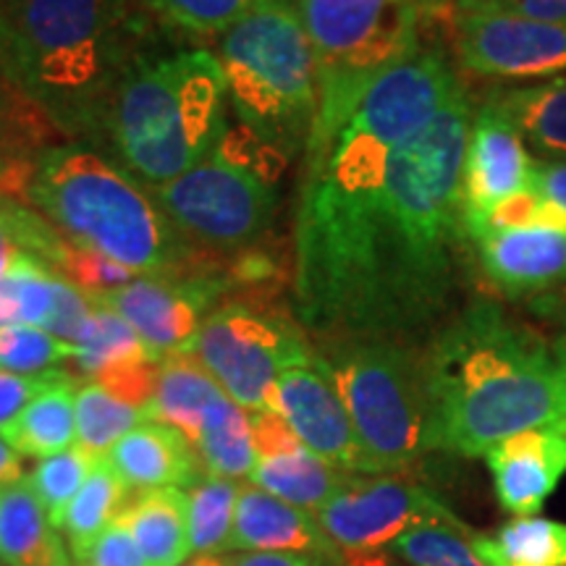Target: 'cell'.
Wrapping results in <instances>:
<instances>
[{"label": "cell", "mask_w": 566, "mask_h": 566, "mask_svg": "<svg viewBox=\"0 0 566 566\" xmlns=\"http://www.w3.org/2000/svg\"><path fill=\"white\" fill-rule=\"evenodd\" d=\"M459 90L375 181L307 174L296 216V317L328 342L415 344L462 286V168L472 126Z\"/></svg>", "instance_id": "1"}, {"label": "cell", "mask_w": 566, "mask_h": 566, "mask_svg": "<svg viewBox=\"0 0 566 566\" xmlns=\"http://www.w3.org/2000/svg\"><path fill=\"white\" fill-rule=\"evenodd\" d=\"M430 449L485 457L522 430L566 422V344L478 300L422 349Z\"/></svg>", "instance_id": "2"}, {"label": "cell", "mask_w": 566, "mask_h": 566, "mask_svg": "<svg viewBox=\"0 0 566 566\" xmlns=\"http://www.w3.org/2000/svg\"><path fill=\"white\" fill-rule=\"evenodd\" d=\"M11 82L69 137L101 139L134 55L126 0H0Z\"/></svg>", "instance_id": "3"}, {"label": "cell", "mask_w": 566, "mask_h": 566, "mask_svg": "<svg viewBox=\"0 0 566 566\" xmlns=\"http://www.w3.org/2000/svg\"><path fill=\"white\" fill-rule=\"evenodd\" d=\"M223 66L210 51L139 59L113 95L103 139L134 179L160 189L218 150L226 137Z\"/></svg>", "instance_id": "4"}, {"label": "cell", "mask_w": 566, "mask_h": 566, "mask_svg": "<svg viewBox=\"0 0 566 566\" xmlns=\"http://www.w3.org/2000/svg\"><path fill=\"white\" fill-rule=\"evenodd\" d=\"M30 205L71 244L103 252L142 275H168L184 263L181 233L153 189L105 155L71 142L40 153Z\"/></svg>", "instance_id": "5"}, {"label": "cell", "mask_w": 566, "mask_h": 566, "mask_svg": "<svg viewBox=\"0 0 566 566\" xmlns=\"http://www.w3.org/2000/svg\"><path fill=\"white\" fill-rule=\"evenodd\" d=\"M239 122L292 158L317 118V69L294 0H263L218 40Z\"/></svg>", "instance_id": "6"}, {"label": "cell", "mask_w": 566, "mask_h": 566, "mask_svg": "<svg viewBox=\"0 0 566 566\" xmlns=\"http://www.w3.org/2000/svg\"><path fill=\"white\" fill-rule=\"evenodd\" d=\"M317 69L307 158L323 153L380 76L422 48L424 0H294Z\"/></svg>", "instance_id": "7"}, {"label": "cell", "mask_w": 566, "mask_h": 566, "mask_svg": "<svg viewBox=\"0 0 566 566\" xmlns=\"http://www.w3.org/2000/svg\"><path fill=\"white\" fill-rule=\"evenodd\" d=\"M378 475L405 472L430 449L424 359L415 344L349 338L323 354Z\"/></svg>", "instance_id": "8"}, {"label": "cell", "mask_w": 566, "mask_h": 566, "mask_svg": "<svg viewBox=\"0 0 566 566\" xmlns=\"http://www.w3.org/2000/svg\"><path fill=\"white\" fill-rule=\"evenodd\" d=\"M153 195L187 242L218 252L258 242L275 212L273 181L221 150Z\"/></svg>", "instance_id": "9"}, {"label": "cell", "mask_w": 566, "mask_h": 566, "mask_svg": "<svg viewBox=\"0 0 566 566\" xmlns=\"http://www.w3.org/2000/svg\"><path fill=\"white\" fill-rule=\"evenodd\" d=\"M192 354L229 399L260 412L273 407L281 375L307 363L315 352L286 317L250 304H223L202 323Z\"/></svg>", "instance_id": "10"}, {"label": "cell", "mask_w": 566, "mask_h": 566, "mask_svg": "<svg viewBox=\"0 0 566 566\" xmlns=\"http://www.w3.org/2000/svg\"><path fill=\"white\" fill-rule=\"evenodd\" d=\"M451 51L467 74L527 82L566 74V24L516 13L491 0H443Z\"/></svg>", "instance_id": "11"}, {"label": "cell", "mask_w": 566, "mask_h": 566, "mask_svg": "<svg viewBox=\"0 0 566 566\" xmlns=\"http://www.w3.org/2000/svg\"><path fill=\"white\" fill-rule=\"evenodd\" d=\"M342 556H380L407 530L446 522L462 525L433 491L396 475H352L344 491L317 512Z\"/></svg>", "instance_id": "12"}, {"label": "cell", "mask_w": 566, "mask_h": 566, "mask_svg": "<svg viewBox=\"0 0 566 566\" xmlns=\"http://www.w3.org/2000/svg\"><path fill=\"white\" fill-rule=\"evenodd\" d=\"M221 289V281L205 275H139L116 292L92 296V302L122 315L153 357L166 359L176 354H192L202 323L208 321Z\"/></svg>", "instance_id": "13"}, {"label": "cell", "mask_w": 566, "mask_h": 566, "mask_svg": "<svg viewBox=\"0 0 566 566\" xmlns=\"http://www.w3.org/2000/svg\"><path fill=\"white\" fill-rule=\"evenodd\" d=\"M271 409L286 417L300 441L328 464L349 475H378L323 354H313L281 375Z\"/></svg>", "instance_id": "14"}, {"label": "cell", "mask_w": 566, "mask_h": 566, "mask_svg": "<svg viewBox=\"0 0 566 566\" xmlns=\"http://www.w3.org/2000/svg\"><path fill=\"white\" fill-rule=\"evenodd\" d=\"M537 163L527 153L520 126L495 95L485 97L472 113L462 168L464 229L488 216L495 205L533 184Z\"/></svg>", "instance_id": "15"}, {"label": "cell", "mask_w": 566, "mask_h": 566, "mask_svg": "<svg viewBox=\"0 0 566 566\" xmlns=\"http://www.w3.org/2000/svg\"><path fill=\"white\" fill-rule=\"evenodd\" d=\"M480 271L506 300H537L566 281V229L525 226L472 239Z\"/></svg>", "instance_id": "16"}, {"label": "cell", "mask_w": 566, "mask_h": 566, "mask_svg": "<svg viewBox=\"0 0 566 566\" xmlns=\"http://www.w3.org/2000/svg\"><path fill=\"white\" fill-rule=\"evenodd\" d=\"M499 504L514 516H533L566 475V422L541 424L488 449Z\"/></svg>", "instance_id": "17"}, {"label": "cell", "mask_w": 566, "mask_h": 566, "mask_svg": "<svg viewBox=\"0 0 566 566\" xmlns=\"http://www.w3.org/2000/svg\"><path fill=\"white\" fill-rule=\"evenodd\" d=\"M229 551H242V554H260V551L315 554L344 562L342 551L317 522V514L275 499V495L260 491L258 485L239 488Z\"/></svg>", "instance_id": "18"}, {"label": "cell", "mask_w": 566, "mask_h": 566, "mask_svg": "<svg viewBox=\"0 0 566 566\" xmlns=\"http://www.w3.org/2000/svg\"><path fill=\"white\" fill-rule=\"evenodd\" d=\"M129 491L192 488L202 478V459L192 443L171 424L147 420L105 457Z\"/></svg>", "instance_id": "19"}, {"label": "cell", "mask_w": 566, "mask_h": 566, "mask_svg": "<svg viewBox=\"0 0 566 566\" xmlns=\"http://www.w3.org/2000/svg\"><path fill=\"white\" fill-rule=\"evenodd\" d=\"M0 564L76 566L30 478L0 488Z\"/></svg>", "instance_id": "20"}, {"label": "cell", "mask_w": 566, "mask_h": 566, "mask_svg": "<svg viewBox=\"0 0 566 566\" xmlns=\"http://www.w3.org/2000/svg\"><path fill=\"white\" fill-rule=\"evenodd\" d=\"M122 514L129 522L147 566H184L192 556L189 506L181 488L139 491L137 499H129Z\"/></svg>", "instance_id": "21"}, {"label": "cell", "mask_w": 566, "mask_h": 566, "mask_svg": "<svg viewBox=\"0 0 566 566\" xmlns=\"http://www.w3.org/2000/svg\"><path fill=\"white\" fill-rule=\"evenodd\" d=\"M48 116L21 92L0 76V184L30 205V181L34 160L40 158L42 139L51 129Z\"/></svg>", "instance_id": "22"}, {"label": "cell", "mask_w": 566, "mask_h": 566, "mask_svg": "<svg viewBox=\"0 0 566 566\" xmlns=\"http://www.w3.org/2000/svg\"><path fill=\"white\" fill-rule=\"evenodd\" d=\"M226 391L205 370L195 354H176L160 363L158 386L150 405V420L171 424L189 443H197L210 407Z\"/></svg>", "instance_id": "23"}, {"label": "cell", "mask_w": 566, "mask_h": 566, "mask_svg": "<svg viewBox=\"0 0 566 566\" xmlns=\"http://www.w3.org/2000/svg\"><path fill=\"white\" fill-rule=\"evenodd\" d=\"M349 478V472H342L338 467L328 464L325 459L313 454L307 446L294 451V454L258 459L250 475L252 485H258L260 491L300 509H307L313 514L321 512L334 495L342 493Z\"/></svg>", "instance_id": "24"}, {"label": "cell", "mask_w": 566, "mask_h": 566, "mask_svg": "<svg viewBox=\"0 0 566 566\" xmlns=\"http://www.w3.org/2000/svg\"><path fill=\"white\" fill-rule=\"evenodd\" d=\"M21 457L48 459L61 454L76 441V384L63 378L21 409L17 420L0 428Z\"/></svg>", "instance_id": "25"}, {"label": "cell", "mask_w": 566, "mask_h": 566, "mask_svg": "<svg viewBox=\"0 0 566 566\" xmlns=\"http://www.w3.org/2000/svg\"><path fill=\"white\" fill-rule=\"evenodd\" d=\"M470 537L488 566H566V525L546 516H516Z\"/></svg>", "instance_id": "26"}, {"label": "cell", "mask_w": 566, "mask_h": 566, "mask_svg": "<svg viewBox=\"0 0 566 566\" xmlns=\"http://www.w3.org/2000/svg\"><path fill=\"white\" fill-rule=\"evenodd\" d=\"M522 137L551 160H566V74L533 87L493 92Z\"/></svg>", "instance_id": "27"}, {"label": "cell", "mask_w": 566, "mask_h": 566, "mask_svg": "<svg viewBox=\"0 0 566 566\" xmlns=\"http://www.w3.org/2000/svg\"><path fill=\"white\" fill-rule=\"evenodd\" d=\"M195 449L208 475L229 478L237 483L250 478L258 464V454H254L252 422L244 407L223 394L205 417Z\"/></svg>", "instance_id": "28"}, {"label": "cell", "mask_w": 566, "mask_h": 566, "mask_svg": "<svg viewBox=\"0 0 566 566\" xmlns=\"http://www.w3.org/2000/svg\"><path fill=\"white\" fill-rule=\"evenodd\" d=\"M126 504H129V488L108 464V459H101L61 522V533L66 537L74 564L111 527V522L124 512Z\"/></svg>", "instance_id": "29"}, {"label": "cell", "mask_w": 566, "mask_h": 566, "mask_svg": "<svg viewBox=\"0 0 566 566\" xmlns=\"http://www.w3.org/2000/svg\"><path fill=\"white\" fill-rule=\"evenodd\" d=\"M142 359L158 357H153V352L147 349L137 331L122 315L113 313L111 307H103V304H95L87 328H84L80 344L74 346V354H71V363L76 365V370L95 380L103 373L116 370L122 365L142 363Z\"/></svg>", "instance_id": "30"}, {"label": "cell", "mask_w": 566, "mask_h": 566, "mask_svg": "<svg viewBox=\"0 0 566 566\" xmlns=\"http://www.w3.org/2000/svg\"><path fill=\"white\" fill-rule=\"evenodd\" d=\"M150 420L145 409L126 405L95 380L76 388V446L105 459L126 433Z\"/></svg>", "instance_id": "31"}, {"label": "cell", "mask_w": 566, "mask_h": 566, "mask_svg": "<svg viewBox=\"0 0 566 566\" xmlns=\"http://www.w3.org/2000/svg\"><path fill=\"white\" fill-rule=\"evenodd\" d=\"M239 488L242 483H237V480L208 475V472L189 488V541H192L195 556L229 551Z\"/></svg>", "instance_id": "32"}, {"label": "cell", "mask_w": 566, "mask_h": 566, "mask_svg": "<svg viewBox=\"0 0 566 566\" xmlns=\"http://www.w3.org/2000/svg\"><path fill=\"white\" fill-rule=\"evenodd\" d=\"M61 275L42 260H30L9 279L0 281V328L34 325L45 328L59 300Z\"/></svg>", "instance_id": "33"}, {"label": "cell", "mask_w": 566, "mask_h": 566, "mask_svg": "<svg viewBox=\"0 0 566 566\" xmlns=\"http://www.w3.org/2000/svg\"><path fill=\"white\" fill-rule=\"evenodd\" d=\"M470 535L464 525L428 522L407 530L391 548L412 566H488Z\"/></svg>", "instance_id": "34"}, {"label": "cell", "mask_w": 566, "mask_h": 566, "mask_svg": "<svg viewBox=\"0 0 566 566\" xmlns=\"http://www.w3.org/2000/svg\"><path fill=\"white\" fill-rule=\"evenodd\" d=\"M97 462L101 459L87 454L82 446H71L61 454L40 459L38 467L32 470L30 483L59 533L63 514H66L71 501L76 499V493L82 491V485L87 483L90 472L95 470Z\"/></svg>", "instance_id": "35"}, {"label": "cell", "mask_w": 566, "mask_h": 566, "mask_svg": "<svg viewBox=\"0 0 566 566\" xmlns=\"http://www.w3.org/2000/svg\"><path fill=\"white\" fill-rule=\"evenodd\" d=\"M74 346L34 325H9L0 328V373L48 375L69 363Z\"/></svg>", "instance_id": "36"}, {"label": "cell", "mask_w": 566, "mask_h": 566, "mask_svg": "<svg viewBox=\"0 0 566 566\" xmlns=\"http://www.w3.org/2000/svg\"><path fill=\"white\" fill-rule=\"evenodd\" d=\"M263 0H145L160 21L189 34H223Z\"/></svg>", "instance_id": "37"}, {"label": "cell", "mask_w": 566, "mask_h": 566, "mask_svg": "<svg viewBox=\"0 0 566 566\" xmlns=\"http://www.w3.org/2000/svg\"><path fill=\"white\" fill-rule=\"evenodd\" d=\"M0 233H9L13 242H19L27 252L51 265L53 271L59 268L66 239L51 223L42 221V216L32 205L11 195L3 184H0Z\"/></svg>", "instance_id": "38"}, {"label": "cell", "mask_w": 566, "mask_h": 566, "mask_svg": "<svg viewBox=\"0 0 566 566\" xmlns=\"http://www.w3.org/2000/svg\"><path fill=\"white\" fill-rule=\"evenodd\" d=\"M55 273L74 283V286L87 294L90 300L92 296L116 292V289L126 286V283H132L142 275L137 271H132V268L116 263V260L105 258L103 252H95L90 250V247H80L71 242L63 247Z\"/></svg>", "instance_id": "39"}, {"label": "cell", "mask_w": 566, "mask_h": 566, "mask_svg": "<svg viewBox=\"0 0 566 566\" xmlns=\"http://www.w3.org/2000/svg\"><path fill=\"white\" fill-rule=\"evenodd\" d=\"M76 566H147V562L134 541L129 522L124 520V514H118Z\"/></svg>", "instance_id": "40"}, {"label": "cell", "mask_w": 566, "mask_h": 566, "mask_svg": "<svg viewBox=\"0 0 566 566\" xmlns=\"http://www.w3.org/2000/svg\"><path fill=\"white\" fill-rule=\"evenodd\" d=\"M69 378V373L55 370L48 375H13V373H0V428L17 420L21 409L30 405L32 399H38L40 394H45L48 388L59 384V380Z\"/></svg>", "instance_id": "41"}, {"label": "cell", "mask_w": 566, "mask_h": 566, "mask_svg": "<svg viewBox=\"0 0 566 566\" xmlns=\"http://www.w3.org/2000/svg\"><path fill=\"white\" fill-rule=\"evenodd\" d=\"M250 422H252L254 454H258V459L294 454V451L304 449V443L300 441V436L292 430V424L286 422V417L273 412V409H260V412H252Z\"/></svg>", "instance_id": "42"}, {"label": "cell", "mask_w": 566, "mask_h": 566, "mask_svg": "<svg viewBox=\"0 0 566 566\" xmlns=\"http://www.w3.org/2000/svg\"><path fill=\"white\" fill-rule=\"evenodd\" d=\"M533 187L566 212V160L537 163L533 174Z\"/></svg>", "instance_id": "43"}, {"label": "cell", "mask_w": 566, "mask_h": 566, "mask_svg": "<svg viewBox=\"0 0 566 566\" xmlns=\"http://www.w3.org/2000/svg\"><path fill=\"white\" fill-rule=\"evenodd\" d=\"M342 558L315 556V554H275V551H260V554H242L233 558L231 566H342Z\"/></svg>", "instance_id": "44"}, {"label": "cell", "mask_w": 566, "mask_h": 566, "mask_svg": "<svg viewBox=\"0 0 566 566\" xmlns=\"http://www.w3.org/2000/svg\"><path fill=\"white\" fill-rule=\"evenodd\" d=\"M525 17L551 21V24H566V0H491Z\"/></svg>", "instance_id": "45"}, {"label": "cell", "mask_w": 566, "mask_h": 566, "mask_svg": "<svg viewBox=\"0 0 566 566\" xmlns=\"http://www.w3.org/2000/svg\"><path fill=\"white\" fill-rule=\"evenodd\" d=\"M535 310L556 325L558 328L556 336L566 344V289L558 286V289H554V292L537 296Z\"/></svg>", "instance_id": "46"}, {"label": "cell", "mask_w": 566, "mask_h": 566, "mask_svg": "<svg viewBox=\"0 0 566 566\" xmlns=\"http://www.w3.org/2000/svg\"><path fill=\"white\" fill-rule=\"evenodd\" d=\"M30 260H38L30 254L19 242H13L9 233H0V281L9 279L19 268H24Z\"/></svg>", "instance_id": "47"}, {"label": "cell", "mask_w": 566, "mask_h": 566, "mask_svg": "<svg viewBox=\"0 0 566 566\" xmlns=\"http://www.w3.org/2000/svg\"><path fill=\"white\" fill-rule=\"evenodd\" d=\"M19 480H24L21 454L9 441H6V436L0 433V488L19 483Z\"/></svg>", "instance_id": "48"}, {"label": "cell", "mask_w": 566, "mask_h": 566, "mask_svg": "<svg viewBox=\"0 0 566 566\" xmlns=\"http://www.w3.org/2000/svg\"><path fill=\"white\" fill-rule=\"evenodd\" d=\"M0 76L11 82V32L3 13H0Z\"/></svg>", "instance_id": "49"}, {"label": "cell", "mask_w": 566, "mask_h": 566, "mask_svg": "<svg viewBox=\"0 0 566 566\" xmlns=\"http://www.w3.org/2000/svg\"><path fill=\"white\" fill-rule=\"evenodd\" d=\"M184 566H231L229 558H223L221 554H208V556H195L192 562Z\"/></svg>", "instance_id": "50"}, {"label": "cell", "mask_w": 566, "mask_h": 566, "mask_svg": "<svg viewBox=\"0 0 566 566\" xmlns=\"http://www.w3.org/2000/svg\"><path fill=\"white\" fill-rule=\"evenodd\" d=\"M424 3H428V9H433V6H438V3H443V0H424Z\"/></svg>", "instance_id": "51"}, {"label": "cell", "mask_w": 566, "mask_h": 566, "mask_svg": "<svg viewBox=\"0 0 566 566\" xmlns=\"http://www.w3.org/2000/svg\"><path fill=\"white\" fill-rule=\"evenodd\" d=\"M0 566H3V564H0Z\"/></svg>", "instance_id": "52"}]
</instances>
